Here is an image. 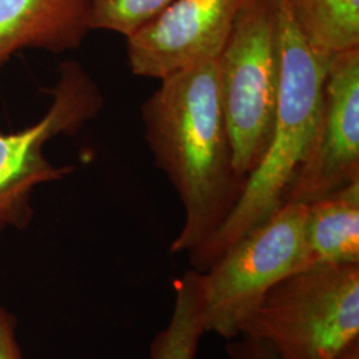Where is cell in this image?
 Returning <instances> with one entry per match:
<instances>
[{
    "label": "cell",
    "instance_id": "cell-11",
    "mask_svg": "<svg viewBox=\"0 0 359 359\" xmlns=\"http://www.w3.org/2000/svg\"><path fill=\"white\" fill-rule=\"evenodd\" d=\"M311 50L325 59L359 48V0H285Z\"/></svg>",
    "mask_w": 359,
    "mask_h": 359
},
{
    "label": "cell",
    "instance_id": "cell-4",
    "mask_svg": "<svg viewBox=\"0 0 359 359\" xmlns=\"http://www.w3.org/2000/svg\"><path fill=\"white\" fill-rule=\"evenodd\" d=\"M308 205L285 203L200 273L206 333L238 337L270 290L313 265L306 234Z\"/></svg>",
    "mask_w": 359,
    "mask_h": 359
},
{
    "label": "cell",
    "instance_id": "cell-3",
    "mask_svg": "<svg viewBox=\"0 0 359 359\" xmlns=\"http://www.w3.org/2000/svg\"><path fill=\"white\" fill-rule=\"evenodd\" d=\"M278 359H342L359 344V264H321L276 285L243 326Z\"/></svg>",
    "mask_w": 359,
    "mask_h": 359
},
{
    "label": "cell",
    "instance_id": "cell-2",
    "mask_svg": "<svg viewBox=\"0 0 359 359\" xmlns=\"http://www.w3.org/2000/svg\"><path fill=\"white\" fill-rule=\"evenodd\" d=\"M280 90L266 152L248 176L229 217L189 257L191 269L204 273L231 245L285 204L297 173L311 151L321 115L323 81L332 59L310 48L285 0H277Z\"/></svg>",
    "mask_w": 359,
    "mask_h": 359
},
{
    "label": "cell",
    "instance_id": "cell-12",
    "mask_svg": "<svg viewBox=\"0 0 359 359\" xmlns=\"http://www.w3.org/2000/svg\"><path fill=\"white\" fill-rule=\"evenodd\" d=\"M173 308L168 323L154 337L148 359H196L206 333L201 274L189 269L173 283Z\"/></svg>",
    "mask_w": 359,
    "mask_h": 359
},
{
    "label": "cell",
    "instance_id": "cell-5",
    "mask_svg": "<svg viewBox=\"0 0 359 359\" xmlns=\"http://www.w3.org/2000/svg\"><path fill=\"white\" fill-rule=\"evenodd\" d=\"M216 63L233 163L248 179L266 152L278 103L277 0H248Z\"/></svg>",
    "mask_w": 359,
    "mask_h": 359
},
{
    "label": "cell",
    "instance_id": "cell-1",
    "mask_svg": "<svg viewBox=\"0 0 359 359\" xmlns=\"http://www.w3.org/2000/svg\"><path fill=\"white\" fill-rule=\"evenodd\" d=\"M142 118L154 163L184 209L170 252L188 255L216 234L246 184L233 163L216 60L163 79L142 103Z\"/></svg>",
    "mask_w": 359,
    "mask_h": 359
},
{
    "label": "cell",
    "instance_id": "cell-6",
    "mask_svg": "<svg viewBox=\"0 0 359 359\" xmlns=\"http://www.w3.org/2000/svg\"><path fill=\"white\" fill-rule=\"evenodd\" d=\"M47 114L28 128L0 133V233L23 229L32 218L35 189L63 179L74 167H55L44 154L47 142L62 135H76L100 114L104 97L97 83L77 62H63L59 80L50 90Z\"/></svg>",
    "mask_w": 359,
    "mask_h": 359
},
{
    "label": "cell",
    "instance_id": "cell-14",
    "mask_svg": "<svg viewBox=\"0 0 359 359\" xmlns=\"http://www.w3.org/2000/svg\"><path fill=\"white\" fill-rule=\"evenodd\" d=\"M225 353L226 359H278L266 345L246 335L229 339Z\"/></svg>",
    "mask_w": 359,
    "mask_h": 359
},
{
    "label": "cell",
    "instance_id": "cell-10",
    "mask_svg": "<svg viewBox=\"0 0 359 359\" xmlns=\"http://www.w3.org/2000/svg\"><path fill=\"white\" fill-rule=\"evenodd\" d=\"M313 265L359 264V181L308 205Z\"/></svg>",
    "mask_w": 359,
    "mask_h": 359
},
{
    "label": "cell",
    "instance_id": "cell-9",
    "mask_svg": "<svg viewBox=\"0 0 359 359\" xmlns=\"http://www.w3.org/2000/svg\"><path fill=\"white\" fill-rule=\"evenodd\" d=\"M90 0H0V69L18 52L77 50L90 27Z\"/></svg>",
    "mask_w": 359,
    "mask_h": 359
},
{
    "label": "cell",
    "instance_id": "cell-8",
    "mask_svg": "<svg viewBox=\"0 0 359 359\" xmlns=\"http://www.w3.org/2000/svg\"><path fill=\"white\" fill-rule=\"evenodd\" d=\"M359 181V48L332 57L318 128L285 203L309 205Z\"/></svg>",
    "mask_w": 359,
    "mask_h": 359
},
{
    "label": "cell",
    "instance_id": "cell-15",
    "mask_svg": "<svg viewBox=\"0 0 359 359\" xmlns=\"http://www.w3.org/2000/svg\"><path fill=\"white\" fill-rule=\"evenodd\" d=\"M0 359H25L16 339V320L0 308Z\"/></svg>",
    "mask_w": 359,
    "mask_h": 359
},
{
    "label": "cell",
    "instance_id": "cell-13",
    "mask_svg": "<svg viewBox=\"0 0 359 359\" xmlns=\"http://www.w3.org/2000/svg\"><path fill=\"white\" fill-rule=\"evenodd\" d=\"M173 0H90V27L129 36Z\"/></svg>",
    "mask_w": 359,
    "mask_h": 359
},
{
    "label": "cell",
    "instance_id": "cell-7",
    "mask_svg": "<svg viewBox=\"0 0 359 359\" xmlns=\"http://www.w3.org/2000/svg\"><path fill=\"white\" fill-rule=\"evenodd\" d=\"M248 0H173L127 36L133 75L163 80L217 60Z\"/></svg>",
    "mask_w": 359,
    "mask_h": 359
}]
</instances>
